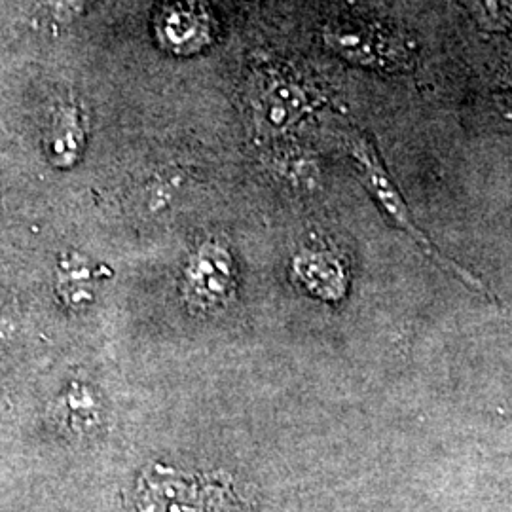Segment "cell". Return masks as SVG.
<instances>
[{
  "label": "cell",
  "mask_w": 512,
  "mask_h": 512,
  "mask_svg": "<svg viewBox=\"0 0 512 512\" xmlns=\"http://www.w3.org/2000/svg\"><path fill=\"white\" fill-rule=\"evenodd\" d=\"M349 154L357 164V171L361 181L365 183L366 190L374 196V200L382 205L387 217L393 220L404 234H408L410 238L418 243V247L423 249L425 255L431 256L437 264L442 268H446L448 272L459 277L463 283H467L469 287H473L478 293H484L486 289L480 285V281L475 275L465 272L461 266L454 264L450 258L440 253L439 249L431 243V239L427 238L418 224L412 219L406 203H404L403 194L399 192V188L393 183V179L389 177L385 165L382 164L378 152L374 145L370 143V139H366L363 135H353L349 137Z\"/></svg>",
  "instance_id": "obj_1"
},
{
  "label": "cell",
  "mask_w": 512,
  "mask_h": 512,
  "mask_svg": "<svg viewBox=\"0 0 512 512\" xmlns=\"http://www.w3.org/2000/svg\"><path fill=\"white\" fill-rule=\"evenodd\" d=\"M238 291L236 258L217 241H207L184 266L183 296L192 310L226 308Z\"/></svg>",
  "instance_id": "obj_2"
},
{
  "label": "cell",
  "mask_w": 512,
  "mask_h": 512,
  "mask_svg": "<svg viewBox=\"0 0 512 512\" xmlns=\"http://www.w3.org/2000/svg\"><path fill=\"white\" fill-rule=\"evenodd\" d=\"M251 114L260 135L277 137L296 128L313 109L310 93L289 74L262 71L249 93Z\"/></svg>",
  "instance_id": "obj_3"
},
{
  "label": "cell",
  "mask_w": 512,
  "mask_h": 512,
  "mask_svg": "<svg viewBox=\"0 0 512 512\" xmlns=\"http://www.w3.org/2000/svg\"><path fill=\"white\" fill-rule=\"evenodd\" d=\"M325 42L334 54L365 69L395 71L404 69L410 61L397 38L365 21H336L325 29Z\"/></svg>",
  "instance_id": "obj_4"
},
{
  "label": "cell",
  "mask_w": 512,
  "mask_h": 512,
  "mask_svg": "<svg viewBox=\"0 0 512 512\" xmlns=\"http://www.w3.org/2000/svg\"><path fill=\"white\" fill-rule=\"evenodd\" d=\"M154 35L169 54H200L215 42L217 19L207 0H162L154 16Z\"/></svg>",
  "instance_id": "obj_5"
},
{
  "label": "cell",
  "mask_w": 512,
  "mask_h": 512,
  "mask_svg": "<svg viewBox=\"0 0 512 512\" xmlns=\"http://www.w3.org/2000/svg\"><path fill=\"white\" fill-rule=\"evenodd\" d=\"M294 277L323 300H340L348 289V275L329 251L304 249L293 262Z\"/></svg>",
  "instance_id": "obj_6"
},
{
  "label": "cell",
  "mask_w": 512,
  "mask_h": 512,
  "mask_svg": "<svg viewBox=\"0 0 512 512\" xmlns=\"http://www.w3.org/2000/svg\"><path fill=\"white\" fill-rule=\"evenodd\" d=\"M86 141V133L82 128V120L78 110L69 107L63 109L57 118H55L54 128H52V147L55 154H59L63 160H74Z\"/></svg>",
  "instance_id": "obj_7"
},
{
  "label": "cell",
  "mask_w": 512,
  "mask_h": 512,
  "mask_svg": "<svg viewBox=\"0 0 512 512\" xmlns=\"http://www.w3.org/2000/svg\"><path fill=\"white\" fill-rule=\"evenodd\" d=\"M512 0H475L476 19L490 31H505L511 25Z\"/></svg>",
  "instance_id": "obj_8"
},
{
  "label": "cell",
  "mask_w": 512,
  "mask_h": 512,
  "mask_svg": "<svg viewBox=\"0 0 512 512\" xmlns=\"http://www.w3.org/2000/svg\"><path fill=\"white\" fill-rule=\"evenodd\" d=\"M80 2H82V0H54L55 10L61 12V14L76 12V10L80 8Z\"/></svg>",
  "instance_id": "obj_9"
}]
</instances>
